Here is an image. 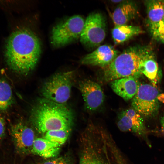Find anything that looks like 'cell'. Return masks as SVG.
<instances>
[{
  "label": "cell",
  "mask_w": 164,
  "mask_h": 164,
  "mask_svg": "<svg viewBox=\"0 0 164 164\" xmlns=\"http://www.w3.org/2000/svg\"><path fill=\"white\" fill-rule=\"evenodd\" d=\"M124 0H112L111 2L114 3H120L122 2Z\"/></svg>",
  "instance_id": "cb8c5ba5"
},
{
  "label": "cell",
  "mask_w": 164,
  "mask_h": 164,
  "mask_svg": "<svg viewBox=\"0 0 164 164\" xmlns=\"http://www.w3.org/2000/svg\"><path fill=\"white\" fill-rule=\"evenodd\" d=\"M14 103L10 84L4 77L0 75V112L7 111Z\"/></svg>",
  "instance_id": "ac0fdd59"
},
{
  "label": "cell",
  "mask_w": 164,
  "mask_h": 164,
  "mask_svg": "<svg viewBox=\"0 0 164 164\" xmlns=\"http://www.w3.org/2000/svg\"><path fill=\"white\" fill-rule=\"evenodd\" d=\"M152 51L149 48L145 46H133L126 49L104 68L102 80L108 82L129 76L139 78L142 74V63Z\"/></svg>",
  "instance_id": "3957f363"
},
{
  "label": "cell",
  "mask_w": 164,
  "mask_h": 164,
  "mask_svg": "<svg viewBox=\"0 0 164 164\" xmlns=\"http://www.w3.org/2000/svg\"><path fill=\"white\" fill-rule=\"evenodd\" d=\"M140 71L142 74L144 75L155 87L159 79V67L153 52L143 60L141 66Z\"/></svg>",
  "instance_id": "2e32d148"
},
{
  "label": "cell",
  "mask_w": 164,
  "mask_h": 164,
  "mask_svg": "<svg viewBox=\"0 0 164 164\" xmlns=\"http://www.w3.org/2000/svg\"><path fill=\"white\" fill-rule=\"evenodd\" d=\"M113 47L101 45L93 52L86 55L80 60L82 64L105 67L110 64L119 54Z\"/></svg>",
  "instance_id": "8fae6325"
},
{
  "label": "cell",
  "mask_w": 164,
  "mask_h": 164,
  "mask_svg": "<svg viewBox=\"0 0 164 164\" xmlns=\"http://www.w3.org/2000/svg\"><path fill=\"white\" fill-rule=\"evenodd\" d=\"M30 120L38 132L45 134L54 130L71 129L74 115L66 104H58L45 99L38 100L31 109Z\"/></svg>",
  "instance_id": "7a4b0ae2"
},
{
  "label": "cell",
  "mask_w": 164,
  "mask_h": 164,
  "mask_svg": "<svg viewBox=\"0 0 164 164\" xmlns=\"http://www.w3.org/2000/svg\"><path fill=\"white\" fill-rule=\"evenodd\" d=\"M10 132L16 152L21 155L31 153L36 138L34 131L30 127L19 121L11 125Z\"/></svg>",
  "instance_id": "ba28073f"
},
{
  "label": "cell",
  "mask_w": 164,
  "mask_h": 164,
  "mask_svg": "<svg viewBox=\"0 0 164 164\" xmlns=\"http://www.w3.org/2000/svg\"><path fill=\"white\" fill-rule=\"evenodd\" d=\"M146 5L149 26L158 23L164 18V1H148Z\"/></svg>",
  "instance_id": "e0dca14e"
},
{
  "label": "cell",
  "mask_w": 164,
  "mask_h": 164,
  "mask_svg": "<svg viewBox=\"0 0 164 164\" xmlns=\"http://www.w3.org/2000/svg\"><path fill=\"white\" fill-rule=\"evenodd\" d=\"M41 164H72L69 158L64 156L55 157L45 160Z\"/></svg>",
  "instance_id": "44dd1931"
},
{
  "label": "cell",
  "mask_w": 164,
  "mask_h": 164,
  "mask_svg": "<svg viewBox=\"0 0 164 164\" xmlns=\"http://www.w3.org/2000/svg\"><path fill=\"white\" fill-rule=\"evenodd\" d=\"M73 78L72 71L54 74L42 87L43 98L58 104H66L70 97Z\"/></svg>",
  "instance_id": "277c9868"
},
{
  "label": "cell",
  "mask_w": 164,
  "mask_h": 164,
  "mask_svg": "<svg viewBox=\"0 0 164 164\" xmlns=\"http://www.w3.org/2000/svg\"><path fill=\"white\" fill-rule=\"evenodd\" d=\"M140 84L138 78L133 76L110 82L111 87L114 92L126 101L133 98L137 92Z\"/></svg>",
  "instance_id": "7c38bea8"
},
{
  "label": "cell",
  "mask_w": 164,
  "mask_h": 164,
  "mask_svg": "<svg viewBox=\"0 0 164 164\" xmlns=\"http://www.w3.org/2000/svg\"><path fill=\"white\" fill-rule=\"evenodd\" d=\"M41 53L37 36L26 29L14 32L7 41L5 57L9 68L20 74H28L35 68Z\"/></svg>",
  "instance_id": "6da1fadb"
},
{
  "label": "cell",
  "mask_w": 164,
  "mask_h": 164,
  "mask_svg": "<svg viewBox=\"0 0 164 164\" xmlns=\"http://www.w3.org/2000/svg\"><path fill=\"white\" fill-rule=\"evenodd\" d=\"M106 26L105 18L102 14L95 12L89 14L85 20L80 38L81 43L89 49L98 46L105 38Z\"/></svg>",
  "instance_id": "8992f818"
},
{
  "label": "cell",
  "mask_w": 164,
  "mask_h": 164,
  "mask_svg": "<svg viewBox=\"0 0 164 164\" xmlns=\"http://www.w3.org/2000/svg\"><path fill=\"white\" fill-rule=\"evenodd\" d=\"M71 130L64 129L49 131L45 134L44 138L61 146L68 139Z\"/></svg>",
  "instance_id": "d6986e66"
},
{
  "label": "cell",
  "mask_w": 164,
  "mask_h": 164,
  "mask_svg": "<svg viewBox=\"0 0 164 164\" xmlns=\"http://www.w3.org/2000/svg\"><path fill=\"white\" fill-rule=\"evenodd\" d=\"M159 96V91L155 86L140 84L137 93L132 99V108L142 117H152L158 109Z\"/></svg>",
  "instance_id": "52a82bcc"
},
{
  "label": "cell",
  "mask_w": 164,
  "mask_h": 164,
  "mask_svg": "<svg viewBox=\"0 0 164 164\" xmlns=\"http://www.w3.org/2000/svg\"><path fill=\"white\" fill-rule=\"evenodd\" d=\"M60 146L44 138H37L34 141L31 153L44 158H52L59 154Z\"/></svg>",
  "instance_id": "5bb4252c"
},
{
  "label": "cell",
  "mask_w": 164,
  "mask_h": 164,
  "mask_svg": "<svg viewBox=\"0 0 164 164\" xmlns=\"http://www.w3.org/2000/svg\"><path fill=\"white\" fill-rule=\"evenodd\" d=\"M85 20L80 15H74L60 22L53 28L51 38L52 45L60 47L80 38Z\"/></svg>",
  "instance_id": "5b68a950"
},
{
  "label": "cell",
  "mask_w": 164,
  "mask_h": 164,
  "mask_svg": "<svg viewBox=\"0 0 164 164\" xmlns=\"http://www.w3.org/2000/svg\"><path fill=\"white\" fill-rule=\"evenodd\" d=\"M78 88L87 109L94 111L102 105L104 95L101 87L97 83L90 80H84L79 82Z\"/></svg>",
  "instance_id": "30bf717a"
},
{
  "label": "cell",
  "mask_w": 164,
  "mask_h": 164,
  "mask_svg": "<svg viewBox=\"0 0 164 164\" xmlns=\"http://www.w3.org/2000/svg\"><path fill=\"white\" fill-rule=\"evenodd\" d=\"M119 164H127L125 162V161H122L120 162Z\"/></svg>",
  "instance_id": "d4e9b609"
},
{
  "label": "cell",
  "mask_w": 164,
  "mask_h": 164,
  "mask_svg": "<svg viewBox=\"0 0 164 164\" xmlns=\"http://www.w3.org/2000/svg\"><path fill=\"white\" fill-rule=\"evenodd\" d=\"M117 125L119 129L123 132H131L141 136L146 134L143 117L132 108L120 112Z\"/></svg>",
  "instance_id": "9c48e42d"
},
{
  "label": "cell",
  "mask_w": 164,
  "mask_h": 164,
  "mask_svg": "<svg viewBox=\"0 0 164 164\" xmlns=\"http://www.w3.org/2000/svg\"><path fill=\"white\" fill-rule=\"evenodd\" d=\"M149 27L151 33L154 38L164 43V18Z\"/></svg>",
  "instance_id": "ffe728a7"
},
{
  "label": "cell",
  "mask_w": 164,
  "mask_h": 164,
  "mask_svg": "<svg viewBox=\"0 0 164 164\" xmlns=\"http://www.w3.org/2000/svg\"><path fill=\"white\" fill-rule=\"evenodd\" d=\"M142 32L143 31L139 26L125 24L115 26L112 31V35L115 43L118 44Z\"/></svg>",
  "instance_id": "9a60e30c"
},
{
  "label": "cell",
  "mask_w": 164,
  "mask_h": 164,
  "mask_svg": "<svg viewBox=\"0 0 164 164\" xmlns=\"http://www.w3.org/2000/svg\"><path fill=\"white\" fill-rule=\"evenodd\" d=\"M135 4L132 2L124 0L120 3L112 14V20L115 26L127 24L133 19L138 14Z\"/></svg>",
  "instance_id": "4fadbf2b"
},
{
  "label": "cell",
  "mask_w": 164,
  "mask_h": 164,
  "mask_svg": "<svg viewBox=\"0 0 164 164\" xmlns=\"http://www.w3.org/2000/svg\"><path fill=\"white\" fill-rule=\"evenodd\" d=\"M160 121L162 130L164 133V115L161 118Z\"/></svg>",
  "instance_id": "603a6c76"
},
{
  "label": "cell",
  "mask_w": 164,
  "mask_h": 164,
  "mask_svg": "<svg viewBox=\"0 0 164 164\" xmlns=\"http://www.w3.org/2000/svg\"><path fill=\"white\" fill-rule=\"evenodd\" d=\"M6 135V125L4 118L0 114V143L4 140Z\"/></svg>",
  "instance_id": "7402d4cb"
}]
</instances>
